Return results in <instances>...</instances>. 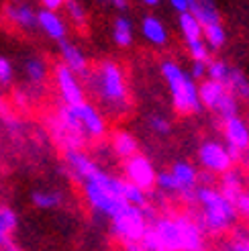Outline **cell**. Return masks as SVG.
Returning a JSON list of instances; mask_svg holds the SVG:
<instances>
[{"mask_svg": "<svg viewBox=\"0 0 249 251\" xmlns=\"http://www.w3.org/2000/svg\"><path fill=\"white\" fill-rule=\"evenodd\" d=\"M80 186L88 208L100 217L113 219L119 210L127 206L124 202V178H117L104 170H98L90 180H86Z\"/></svg>", "mask_w": 249, "mask_h": 251, "instance_id": "1", "label": "cell"}, {"mask_svg": "<svg viewBox=\"0 0 249 251\" xmlns=\"http://www.w3.org/2000/svg\"><path fill=\"white\" fill-rule=\"evenodd\" d=\"M196 202L200 204V215H198L196 221L202 227V231L210 233V235L227 233L239 215L231 200H227L221 194L219 188H213V186L198 188Z\"/></svg>", "mask_w": 249, "mask_h": 251, "instance_id": "2", "label": "cell"}, {"mask_svg": "<svg viewBox=\"0 0 249 251\" xmlns=\"http://www.w3.org/2000/svg\"><path fill=\"white\" fill-rule=\"evenodd\" d=\"M161 74H164V78L170 86L172 104L180 115H190V112H198L202 108L200 96H198V88H196L192 76L186 74L176 61H164Z\"/></svg>", "mask_w": 249, "mask_h": 251, "instance_id": "3", "label": "cell"}, {"mask_svg": "<svg viewBox=\"0 0 249 251\" xmlns=\"http://www.w3.org/2000/svg\"><path fill=\"white\" fill-rule=\"evenodd\" d=\"M47 127H49V135L55 141L57 147L66 151H74V149H82L88 141L82 125L78 121V117L74 115L72 106L61 104L51 117L47 119Z\"/></svg>", "mask_w": 249, "mask_h": 251, "instance_id": "4", "label": "cell"}, {"mask_svg": "<svg viewBox=\"0 0 249 251\" xmlns=\"http://www.w3.org/2000/svg\"><path fill=\"white\" fill-rule=\"evenodd\" d=\"M92 90L98 98L108 106H123L127 102V84H124L123 72L115 61H104L90 76Z\"/></svg>", "mask_w": 249, "mask_h": 251, "instance_id": "5", "label": "cell"}, {"mask_svg": "<svg viewBox=\"0 0 249 251\" xmlns=\"http://www.w3.org/2000/svg\"><path fill=\"white\" fill-rule=\"evenodd\" d=\"M149 229V219L145 208L127 204L110 219V233L121 243H141L145 231Z\"/></svg>", "mask_w": 249, "mask_h": 251, "instance_id": "6", "label": "cell"}, {"mask_svg": "<svg viewBox=\"0 0 249 251\" xmlns=\"http://www.w3.org/2000/svg\"><path fill=\"white\" fill-rule=\"evenodd\" d=\"M53 80H55L57 92L61 96V104H66V106H78V104L86 102L80 76H78V74H74L68 66L57 64L55 70H53Z\"/></svg>", "mask_w": 249, "mask_h": 251, "instance_id": "7", "label": "cell"}, {"mask_svg": "<svg viewBox=\"0 0 249 251\" xmlns=\"http://www.w3.org/2000/svg\"><path fill=\"white\" fill-rule=\"evenodd\" d=\"M198 161L208 174H227L233 170V157L229 153V147L219 141H206L198 149Z\"/></svg>", "mask_w": 249, "mask_h": 251, "instance_id": "8", "label": "cell"}, {"mask_svg": "<svg viewBox=\"0 0 249 251\" xmlns=\"http://www.w3.org/2000/svg\"><path fill=\"white\" fill-rule=\"evenodd\" d=\"M123 172H124V180L131 182L137 188H141L143 192L151 190L157 182V172H155L153 164L145 155H139V153L124 161Z\"/></svg>", "mask_w": 249, "mask_h": 251, "instance_id": "9", "label": "cell"}, {"mask_svg": "<svg viewBox=\"0 0 249 251\" xmlns=\"http://www.w3.org/2000/svg\"><path fill=\"white\" fill-rule=\"evenodd\" d=\"M72 110H74V115L78 117L88 139H102L106 133V121L100 115V110L90 102H82L78 106H72Z\"/></svg>", "mask_w": 249, "mask_h": 251, "instance_id": "10", "label": "cell"}, {"mask_svg": "<svg viewBox=\"0 0 249 251\" xmlns=\"http://www.w3.org/2000/svg\"><path fill=\"white\" fill-rule=\"evenodd\" d=\"M64 161H66V170L78 184H84L86 180H90L92 176L100 170L96 166V161L84 151V149H74V151H66L64 153Z\"/></svg>", "mask_w": 249, "mask_h": 251, "instance_id": "11", "label": "cell"}, {"mask_svg": "<svg viewBox=\"0 0 249 251\" xmlns=\"http://www.w3.org/2000/svg\"><path fill=\"white\" fill-rule=\"evenodd\" d=\"M151 227L157 233L161 247L168 251H182V233H180V223L178 215H166V217H157L151 221Z\"/></svg>", "mask_w": 249, "mask_h": 251, "instance_id": "12", "label": "cell"}, {"mask_svg": "<svg viewBox=\"0 0 249 251\" xmlns=\"http://www.w3.org/2000/svg\"><path fill=\"white\" fill-rule=\"evenodd\" d=\"M170 174L174 176V180L178 184V194H182L184 200H196V190H198V180H200V174L196 172V168L188 161H176L172 166Z\"/></svg>", "mask_w": 249, "mask_h": 251, "instance_id": "13", "label": "cell"}, {"mask_svg": "<svg viewBox=\"0 0 249 251\" xmlns=\"http://www.w3.org/2000/svg\"><path fill=\"white\" fill-rule=\"evenodd\" d=\"M2 17L8 25L17 29H33L37 27V10L27 4V2H19V0H10L2 8Z\"/></svg>", "mask_w": 249, "mask_h": 251, "instance_id": "14", "label": "cell"}, {"mask_svg": "<svg viewBox=\"0 0 249 251\" xmlns=\"http://www.w3.org/2000/svg\"><path fill=\"white\" fill-rule=\"evenodd\" d=\"M182 233V251H204V231L190 215H178Z\"/></svg>", "mask_w": 249, "mask_h": 251, "instance_id": "15", "label": "cell"}, {"mask_svg": "<svg viewBox=\"0 0 249 251\" xmlns=\"http://www.w3.org/2000/svg\"><path fill=\"white\" fill-rule=\"evenodd\" d=\"M37 27H39L49 39H53L57 43L61 41H66V37H68V25L66 21L61 19L57 12L53 10H37Z\"/></svg>", "mask_w": 249, "mask_h": 251, "instance_id": "16", "label": "cell"}, {"mask_svg": "<svg viewBox=\"0 0 249 251\" xmlns=\"http://www.w3.org/2000/svg\"><path fill=\"white\" fill-rule=\"evenodd\" d=\"M223 129H225V137H227V147L239 153L249 149V129L239 117L225 119L223 121Z\"/></svg>", "mask_w": 249, "mask_h": 251, "instance_id": "17", "label": "cell"}, {"mask_svg": "<svg viewBox=\"0 0 249 251\" xmlns=\"http://www.w3.org/2000/svg\"><path fill=\"white\" fill-rule=\"evenodd\" d=\"M188 12L198 19V23L202 25V31L223 25L215 0H188Z\"/></svg>", "mask_w": 249, "mask_h": 251, "instance_id": "18", "label": "cell"}, {"mask_svg": "<svg viewBox=\"0 0 249 251\" xmlns=\"http://www.w3.org/2000/svg\"><path fill=\"white\" fill-rule=\"evenodd\" d=\"M59 53H61V64L68 66L74 74H78V76H88V59H86L84 51L78 45H74L68 39L61 41Z\"/></svg>", "mask_w": 249, "mask_h": 251, "instance_id": "19", "label": "cell"}, {"mask_svg": "<svg viewBox=\"0 0 249 251\" xmlns=\"http://www.w3.org/2000/svg\"><path fill=\"white\" fill-rule=\"evenodd\" d=\"M17 229H19V212L6 202H0V247L15 241Z\"/></svg>", "mask_w": 249, "mask_h": 251, "instance_id": "20", "label": "cell"}, {"mask_svg": "<svg viewBox=\"0 0 249 251\" xmlns=\"http://www.w3.org/2000/svg\"><path fill=\"white\" fill-rule=\"evenodd\" d=\"M229 90L225 84L221 82H215V80H204L200 84V88H198V96H200V104L206 106V108H213L217 110L219 108V102L223 100V96H225Z\"/></svg>", "mask_w": 249, "mask_h": 251, "instance_id": "21", "label": "cell"}, {"mask_svg": "<svg viewBox=\"0 0 249 251\" xmlns=\"http://www.w3.org/2000/svg\"><path fill=\"white\" fill-rule=\"evenodd\" d=\"M31 202L39 210H57L64 204V194L53 188H41V190L31 192Z\"/></svg>", "mask_w": 249, "mask_h": 251, "instance_id": "22", "label": "cell"}, {"mask_svg": "<svg viewBox=\"0 0 249 251\" xmlns=\"http://www.w3.org/2000/svg\"><path fill=\"white\" fill-rule=\"evenodd\" d=\"M141 33H143L145 39L149 43H153V45H166V41H168L166 25L155 17H145L141 21Z\"/></svg>", "mask_w": 249, "mask_h": 251, "instance_id": "23", "label": "cell"}, {"mask_svg": "<svg viewBox=\"0 0 249 251\" xmlns=\"http://www.w3.org/2000/svg\"><path fill=\"white\" fill-rule=\"evenodd\" d=\"M139 145H137V139L131 135V133H127V131H117L115 135H113V151L121 157V159H131L133 155H137L139 151Z\"/></svg>", "mask_w": 249, "mask_h": 251, "instance_id": "24", "label": "cell"}, {"mask_svg": "<svg viewBox=\"0 0 249 251\" xmlns=\"http://www.w3.org/2000/svg\"><path fill=\"white\" fill-rule=\"evenodd\" d=\"M180 31L186 39V45H194V43H200L204 41V35H202V25L198 23V19L190 12H184L180 15Z\"/></svg>", "mask_w": 249, "mask_h": 251, "instance_id": "25", "label": "cell"}, {"mask_svg": "<svg viewBox=\"0 0 249 251\" xmlns=\"http://www.w3.org/2000/svg\"><path fill=\"white\" fill-rule=\"evenodd\" d=\"M221 194L225 196L227 200H231V202L235 204V200H237L241 194H243V184H241V176L239 172L235 170H229L227 174L221 176Z\"/></svg>", "mask_w": 249, "mask_h": 251, "instance_id": "26", "label": "cell"}, {"mask_svg": "<svg viewBox=\"0 0 249 251\" xmlns=\"http://www.w3.org/2000/svg\"><path fill=\"white\" fill-rule=\"evenodd\" d=\"M47 64L41 57H29L25 61V78L31 86H43L47 80Z\"/></svg>", "mask_w": 249, "mask_h": 251, "instance_id": "27", "label": "cell"}, {"mask_svg": "<svg viewBox=\"0 0 249 251\" xmlns=\"http://www.w3.org/2000/svg\"><path fill=\"white\" fill-rule=\"evenodd\" d=\"M227 90L237 96V98H243V100H249V80L247 76L239 70V68H231L229 72V78H227Z\"/></svg>", "mask_w": 249, "mask_h": 251, "instance_id": "28", "label": "cell"}, {"mask_svg": "<svg viewBox=\"0 0 249 251\" xmlns=\"http://www.w3.org/2000/svg\"><path fill=\"white\" fill-rule=\"evenodd\" d=\"M113 37L119 47H129L133 43V23L127 17H117L113 27Z\"/></svg>", "mask_w": 249, "mask_h": 251, "instance_id": "29", "label": "cell"}, {"mask_svg": "<svg viewBox=\"0 0 249 251\" xmlns=\"http://www.w3.org/2000/svg\"><path fill=\"white\" fill-rule=\"evenodd\" d=\"M229 72H231V66H227L223 59H213V61H208V72H206L208 80H215V82H221V84H227Z\"/></svg>", "mask_w": 249, "mask_h": 251, "instance_id": "30", "label": "cell"}, {"mask_svg": "<svg viewBox=\"0 0 249 251\" xmlns=\"http://www.w3.org/2000/svg\"><path fill=\"white\" fill-rule=\"evenodd\" d=\"M66 12H68V17H70V21L76 25V27H80V29H84L86 27V10H84V6L78 2V0H68L66 2Z\"/></svg>", "mask_w": 249, "mask_h": 251, "instance_id": "31", "label": "cell"}, {"mask_svg": "<svg viewBox=\"0 0 249 251\" xmlns=\"http://www.w3.org/2000/svg\"><path fill=\"white\" fill-rule=\"evenodd\" d=\"M219 115L223 117V121L225 119H233L237 117V110H239V104H237V96H233L231 92H227L225 96H223V100L219 102Z\"/></svg>", "mask_w": 249, "mask_h": 251, "instance_id": "32", "label": "cell"}, {"mask_svg": "<svg viewBox=\"0 0 249 251\" xmlns=\"http://www.w3.org/2000/svg\"><path fill=\"white\" fill-rule=\"evenodd\" d=\"M15 80V66L4 55H0V86H10Z\"/></svg>", "mask_w": 249, "mask_h": 251, "instance_id": "33", "label": "cell"}, {"mask_svg": "<svg viewBox=\"0 0 249 251\" xmlns=\"http://www.w3.org/2000/svg\"><path fill=\"white\" fill-rule=\"evenodd\" d=\"M227 245L231 247V251H249V233L235 231Z\"/></svg>", "mask_w": 249, "mask_h": 251, "instance_id": "34", "label": "cell"}, {"mask_svg": "<svg viewBox=\"0 0 249 251\" xmlns=\"http://www.w3.org/2000/svg\"><path fill=\"white\" fill-rule=\"evenodd\" d=\"M155 186L164 192H176L178 194V184H176V180H174V176L170 172H159Z\"/></svg>", "mask_w": 249, "mask_h": 251, "instance_id": "35", "label": "cell"}, {"mask_svg": "<svg viewBox=\"0 0 249 251\" xmlns=\"http://www.w3.org/2000/svg\"><path fill=\"white\" fill-rule=\"evenodd\" d=\"M141 245H143L147 251H161V249H164V247H161V241H159L157 233H155L153 227H151V223H149V229H147L145 235H143Z\"/></svg>", "mask_w": 249, "mask_h": 251, "instance_id": "36", "label": "cell"}, {"mask_svg": "<svg viewBox=\"0 0 249 251\" xmlns=\"http://www.w3.org/2000/svg\"><path fill=\"white\" fill-rule=\"evenodd\" d=\"M149 127H151L155 133H159V135H168V133H170V129H172V125H170V121H168V119L153 115L151 119H149Z\"/></svg>", "mask_w": 249, "mask_h": 251, "instance_id": "37", "label": "cell"}, {"mask_svg": "<svg viewBox=\"0 0 249 251\" xmlns=\"http://www.w3.org/2000/svg\"><path fill=\"white\" fill-rule=\"evenodd\" d=\"M235 208H237L239 215H243V217L249 219V194L247 192H243L237 200H235Z\"/></svg>", "mask_w": 249, "mask_h": 251, "instance_id": "38", "label": "cell"}, {"mask_svg": "<svg viewBox=\"0 0 249 251\" xmlns=\"http://www.w3.org/2000/svg\"><path fill=\"white\" fill-rule=\"evenodd\" d=\"M206 72H208V64H200V61H194L190 76H192V80H202V78L206 76Z\"/></svg>", "mask_w": 249, "mask_h": 251, "instance_id": "39", "label": "cell"}, {"mask_svg": "<svg viewBox=\"0 0 249 251\" xmlns=\"http://www.w3.org/2000/svg\"><path fill=\"white\" fill-rule=\"evenodd\" d=\"M12 102H15V106L19 108H27L29 106V96L25 90H15V94H12Z\"/></svg>", "mask_w": 249, "mask_h": 251, "instance_id": "40", "label": "cell"}, {"mask_svg": "<svg viewBox=\"0 0 249 251\" xmlns=\"http://www.w3.org/2000/svg\"><path fill=\"white\" fill-rule=\"evenodd\" d=\"M66 2L68 0H41V4H43L45 10H53V12H57L59 8H64Z\"/></svg>", "mask_w": 249, "mask_h": 251, "instance_id": "41", "label": "cell"}, {"mask_svg": "<svg viewBox=\"0 0 249 251\" xmlns=\"http://www.w3.org/2000/svg\"><path fill=\"white\" fill-rule=\"evenodd\" d=\"M170 6L178 12V15H184V12H188V0H168Z\"/></svg>", "mask_w": 249, "mask_h": 251, "instance_id": "42", "label": "cell"}, {"mask_svg": "<svg viewBox=\"0 0 249 251\" xmlns=\"http://www.w3.org/2000/svg\"><path fill=\"white\" fill-rule=\"evenodd\" d=\"M123 251H147L141 243H127V245H121Z\"/></svg>", "mask_w": 249, "mask_h": 251, "instance_id": "43", "label": "cell"}, {"mask_svg": "<svg viewBox=\"0 0 249 251\" xmlns=\"http://www.w3.org/2000/svg\"><path fill=\"white\" fill-rule=\"evenodd\" d=\"M110 2H113L119 10H124V8H127V0H110Z\"/></svg>", "mask_w": 249, "mask_h": 251, "instance_id": "44", "label": "cell"}, {"mask_svg": "<svg viewBox=\"0 0 249 251\" xmlns=\"http://www.w3.org/2000/svg\"><path fill=\"white\" fill-rule=\"evenodd\" d=\"M8 108H6V102H4V96H2V92H0V115L2 112H6Z\"/></svg>", "mask_w": 249, "mask_h": 251, "instance_id": "45", "label": "cell"}, {"mask_svg": "<svg viewBox=\"0 0 249 251\" xmlns=\"http://www.w3.org/2000/svg\"><path fill=\"white\" fill-rule=\"evenodd\" d=\"M141 2H143V4H147V6H157V4L161 2V0H141Z\"/></svg>", "mask_w": 249, "mask_h": 251, "instance_id": "46", "label": "cell"}, {"mask_svg": "<svg viewBox=\"0 0 249 251\" xmlns=\"http://www.w3.org/2000/svg\"><path fill=\"white\" fill-rule=\"evenodd\" d=\"M221 251H231V247H229V245H223V249H221Z\"/></svg>", "mask_w": 249, "mask_h": 251, "instance_id": "47", "label": "cell"}, {"mask_svg": "<svg viewBox=\"0 0 249 251\" xmlns=\"http://www.w3.org/2000/svg\"><path fill=\"white\" fill-rule=\"evenodd\" d=\"M0 251H4V249H2V247H0Z\"/></svg>", "mask_w": 249, "mask_h": 251, "instance_id": "48", "label": "cell"}, {"mask_svg": "<svg viewBox=\"0 0 249 251\" xmlns=\"http://www.w3.org/2000/svg\"><path fill=\"white\" fill-rule=\"evenodd\" d=\"M161 251H168V249H161Z\"/></svg>", "mask_w": 249, "mask_h": 251, "instance_id": "49", "label": "cell"}]
</instances>
